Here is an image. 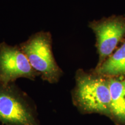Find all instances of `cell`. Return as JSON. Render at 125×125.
Instances as JSON below:
<instances>
[{"label":"cell","instance_id":"cell-6","mask_svg":"<svg viewBox=\"0 0 125 125\" xmlns=\"http://www.w3.org/2000/svg\"><path fill=\"white\" fill-rule=\"evenodd\" d=\"M110 118L116 125H125V75L108 78Z\"/></svg>","mask_w":125,"mask_h":125},{"label":"cell","instance_id":"cell-5","mask_svg":"<svg viewBox=\"0 0 125 125\" xmlns=\"http://www.w3.org/2000/svg\"><path fill=\"white\" fill-rule=\"evenodd\" d=\"M39 75L19 46L0 43V83H10L20 78L34 80Z\"/></svg>","mask_w":125,"mask_h":125},{"label":"cell","instance_id":"cell-3","mask_svg":"<svg viewBox=\"0 0 125 125\" xmlns=\"http://www.w3.org/2000/svg\"><path fill=\"white\" fill-rule=\"evenodd\" d=\"M0 121L10 125H40L27 97L12 83H0Z\"/></svg>","mask_w":125,"mask_h":125},{"label":"cell","instance_id":"cell-7","mask_svg":"<svg viewBox=\"0 0 125 125\" xmlns=\"http://www.w3.org/2000/svg\"><path fill=\"white\" fill-rule=\"evenodd\" d=\"M92 71L108 78L125 75V40L111 55Z\"/></svg>","mask_w":125,"mask_h":125},{"label":"cell","instance_id":"cell-2","mask_svg":"<svg viewBox=\"0 0 125 125\" xmlns=\"http://www.w3.org/2000/svg\"><path fill=\"white\" fill-rule=\"evenodd\" d=\"M32 68L43 80L51 83L58 82L62 71L57 65L52 52L51 32L40 31L19 45Z\"/></svg>","mask_w":125,"mask_h":125},{"label":"cell","instance_id":"cell-1","mask_svg":"<svg viewBox=\"0 0 125 125\" xmlns=\"http://www.w3.org/2000/svg\"><path fill=\"white\" fill-rule=\"evenodd\" d=\"M73 92L74 104L83 113L99 114L110 118L111 95L109 79L92 71L79 69Z\"/></svg>","mask_w":125,"mask_h":125},{"label":"cell","instance_id":"cell-4","mask_svg":"<svg viewBox=\"0 0 125 125\" xmlns=\"http://www.w3.org/2000/svg\"><path fill=\"white\" fill-rule=\"evenodd\" d=\"M89 27L96 36V47L98 54L96 67H98L125 41V16L112 15L94 20L89 23Z\"/></svg>","mask_w":125,"mask_h":125}]
</instances>
